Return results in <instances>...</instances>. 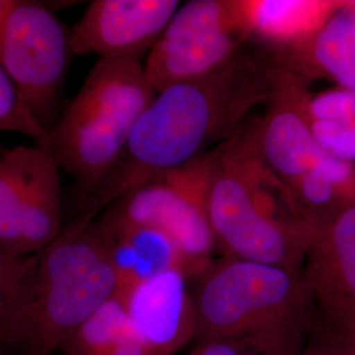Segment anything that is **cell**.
Wrapping results in <instances>:
<instances>
[{
	"label": "cell",
	"instance_id": "cell-18",
	"mask_svg": "<svg viewBox=\"0 0 355 355\" xmlns=\"http://www.w3.org/2000/svg\"><path fill=\"white\" fill-rule=\"evenodd\" d=\"M136 334L127 306L114 296L76 328L64 343V355H111L114 349Z\"/></svg>",
	"mask_w": 355,
	"mask_h": 355
},
{
	"label": "cell",
	"instance_id": "cell-14",
	"mask_svg": "<svg viewBox=\"0 0 355 355\" xmlns=\"http://www.w3.org/2000/svg\"><path fill=\"white\" fill-rule=\"evenodd\" d=\"M341 6L343 0H234L243 36L268 51L304 45Z\"/></svg>",
	"mask_w": 355,
	"mask_h": 355
},
{
	"label": "cell",
	"instance_id": "cell-5",
	"mask_svg": "<svg viewBox=\"0 0 355 355\" xmlns=\"http://www.w3.org/2000/svg\"><path fill=\"white\" fill-rule=\"evenodd\" d=\"M155 95L141 61L99 58L92 66L49 142L60 170L76 180L79 198L114 166Z\"/></svg>",
	"mask_w": 355,
	"mask_h": 355
},
{
	"label": "cell",
	"instance_id": "cell-3",
	"mask_svg": "<svg viewBox=\"0 0 355 355\" xmlns=\"http://www.w3.org/2000/svg\"><path fill=\"white\" fill-rule=\"evenodd\" d=\"M207 205L216 241L230 258L303 271L312 230L261 155L258 120L212 150Z\"/></svg>",
	"mask_w": 355,
	"mask_h": 355
},
{
	"label": "cell",
	"instance_id": "cell-15",
	"mask_svg": "<svg viewBox=\"0 0 355 355\" xmlns=\"http://www.w3.org/2000/svg\"><path fill=\"white\" fill-rule=\"evenodd\" d=\"M268 53L278 64L309 80L328 78L338 87L355 91V0L343 1L328 23L304 45Z\"/></svg>",
	"mask_w": 355,
	"mask_h": 355
},
{
	"label": "cell",
	"instance_id": "cell-6",
	"mask_svg": "<svg viewBox=\"0 0 355 355\" xmlns=\"http://www.w3.org/2000/svg\"><path fill=\"white\" fill-rule=\"evenodd\" d=\"M70 33L46 6L11 0L0 23V66L26 110L49 135L66 110Z\"/></svg>",
	"mask_w": 355,
	"mask_h": 355
},
{
	"label": "cell",
	"instance_id": "cell-10",
	"mask_svg": "<svg viewBox=\"0 0 355 355\" xmlns=\"http://www.w3.org/2000/svg\"><path fill=\"white\" fill-rule=\"evenodd\" d=\"M272 61L267 112L258 120V146L267 167L290 187L328 152L318 144L309 117V79Z\"/></svg>",
	"mask_w": 355,
	"mask_h": 355
},
{
	"label": "cell",
	"instance_id": "cell-13",
	"mask_svg": "<svg viewBox=\"0 0 355 355\" xmlns=\"http://www.w3.org/2000/svg\"><path fill=\"white\" fill-rule=\"evenodd\" d=\"M136 336L153 355H173L193 340L195 309L189 277L168 270L121 295Z\"/></svg>",
	"mask_w": 355,
	"mask_h": 355
},
{
	"label": "cell",
	"instance_id": "cell-22",
	"mask_svg": "<svg viewBox=\"0 0 355 355\" xmlns=\"http://www.w3.org/2000/svg\"><path fill=\"white\" fill-rule=\"evenodd\" d=\"M318 144L325 152L355 162V121L347 124L312 123Z\"/></svg>",
	"mask_w": 355,
	"mask_h": 355
},
{
	"label": "cell",
	"instance_id": "cell-20",
	"mask_svg": "<svg viewBox=\"0 0 355 355\" xmlns=\"http://www.w3.org/2000/svg\"><path fill=\"white\" fill-rule=\"evenodd\" d=\"M312 123L347 124L355 121V91L338 87L312 95L309 99Z\"/></svg>",
	"mask_w": 355,
	"mask_h": 355
},
{
	"label": "cell",
	"instance_id": "cell-1",
	"mask_svg": "<svg viewBox=\"0 0 355 355\" xmlns=\"http://www.w3.org/2000/svg\"><path fill=\"white\" fill-rule=\"evenodd\" d=\"M272 64L268 51L243 46L215 71L158 92L114 166L79 198L76 217L98 218L130 192L229 140L245 116L267 102Z\"/></svg>",
	"mask_w": 355,
	"mask_h": 355
},
{
	"label": "cell",
	"instance_id": "cell-11",
	"mask_svg": "<svg viewBox=\"0 0 355 355\" xmlns=\"http://www.w3.org/2000/svg\"><path fill=\"white\" fill-rule=\"evenodd\" d=\"M302 275L327 324L355 341V207L312 228Z\"/></svg>",
	"mask_w": 355,
	"mask_h": 355
},
{
	"label": "cell",
	"instance_id": "cell-7",
	"mask_svg": "<svg viewBox=\"0 0 355 355\" xmlns=\"http://www.w3.org/2000/svg\"><path fill=\"white\" fill-rule=\"evenodd\" d=\"M212 150L189 165L155 178L112 204L102 216L165 232L175 242L189 279L211 266L216 237L208 217L207 193Z\"/></svg>",
	"mask_w": 355,
	"mask_h": 355
},
{
	"label": "cell",
	"instance_id": "cell-17",
	"mask_svg": "<svg viewBox=\"0 0 355 355\" xmlns=\"http://www.w3.org/2000/svg\"><path fill=\"white\" fill-rule=\"evenodd\" d=\"M288 189L299 214L312 230L320 221L355 207V162L327 153Z\"/></svg>",
	"mask_w": 355,
	"mask_h": 355
},
{
	"label": "cell",
	"instance_id": "cell-24",
	"mask_svg": "<svg viewBox=\"0 0 355 355\" xmlns=\"http://www.w3.org/2000/svg\"><path fill=\"white\" fill-rule=\"evenodd\" d=\"M190 355H255L237 343L229 341H202L195 343Z\"/></svg>",
	"mask_w": 355,
	"mask_h": 355
},
{
	"label": "cell",
	"instance_id": "cell-23",
	"mask_svg": "<svg viewBox=\"0 0 355 355\" xmlns=\"http://www.w3.org/2000/svg\"><path fill=\"white\" fill-rule=\"evenodd\" d=\"M300 355H355V341L327 324L321 329L313 330Z\"/></svg>",
	"mask_w": 355,
	"mask_h": 355
},
{
	"label": "cell",
	"instance_id": "cell-19",
	"mask_svg": "<svg viewBox=\"0 0 355 355\" xmlns=\"http://www.w3.org/2000/svg\"><path fill=\"white\" fill-rule=\"evenodd\" d=\"M0 132L19 133L49 149L51 135L38 125L26 110L11 79L0 66Z\"/></svg>",
	"mask_w": 355,
	"mask_h": 355
},
{
	"label": "cell",
	"instance_id": "cell-12",
	"mask_svg": "<svg viewBox=\"0 0 355 355\" xmlns=\"http://www.w3.org/2000/svg\"><path fill=\"white\" fill-rule=\"evenodd\" d=\"M179 7L178 0H95L70 31L73 54L141 61Z\"/></svg>",
	"mask_w": 355,
	"mask_h": 355
},
{
	"label": "cell",
	"instance_id": "cell-8",
	"mask_svg": "<svg viewBox=\"0 0 355 355\" xmlns=\"http://www.w3.org/2000/svg\"><path fill=\"white\" fill-rule=\"evenodd\" d=\"M64 228L60 167L51 150L19 145L0 153V245L28 257Z\"/></svg>",
	"mask_w": 355,
	"mask_h": 355
},
{
	"label": "cell",
	"instance_id": "cell-4",
	"mask_svg": "<svg viewBox=\"0 0 355 355\" xmlns=\"http://www.w3.org/2000/svg\"><path fill=\"white\" fill-rule=\"evenodd\" d=\"M192 295L195 343L229 341L255 355H300L312 300L302 272L229 258L200 275Z\"/></svg>",
	"mask_w": 355,
	"mask_h": 355
},
{
	"label": "cell",
	"instance_id": "cell-21",
	"mask_svg": "<svg viewBox=\"0 0 355 355\" xmlns=\"http://www.w3.org/2000/svg\"><path fill=\"white\" fill-rule=\"evenodd\" d=\"M28 257L16 255L0 245V353L4 352L3 338L6 324L19 280L26 268Z\"/></svg>",
	"mask_w": 355,
	"mask_h": 355
},
{
	"label": "cell",
	"instance_id": "cell-16",
	"mask_svg": "<svg viewBox=\"0 0 355 355\" xmlns=\"http://www.w3.org/2000/svg\"><path fill=\"white\" fill-rule=\"evenodd\" d=\"M98 221L110 243L119 275L117 295L168 270L184 271L182 254L165 232L149 225L114 221L104 216L98 217Z\"/></svg>",
	"mask_w": 355,
	"mask_h": 355
},
{
	"label": "cell",
	"instance_id": "cell-2",
	"mask_svg": "<svg viewBox=\"0 0 355 355\" xmlns=\"http://www.w3.org/2000/svg\"><path fill=\"white\" fill-rule=\"evenodd\" d=\"M117 292L101 223L74 218L51 245L28 257L6 324L4 352L61 353L71 333Z\"/></svg>",
	"mask_w": 355,
	"mask_h": 355
},
{
	"label": "cell",
	"instance_id": "cell-25",
	"mask_svg": "<svg viewBox=\"0 0 355 355\" xmlns=\"http://www.w3.org/2000/svg\"><path fill=\"white\" fill-rule=\"evenodd\" d=\"M10 1L11 0H0V23L3 20V17H4V13L7 11L8 6H10Z\"/></svg>",
	"mask_w": 355,
	"mask_h": 355
},
{
	"label": "cell",
	"instance_id": "cell-26",
	"mask_svg": "<svg viewBox=\"0 0 355 355\" xmlns=\"http://www.w3.org/2000/svg\"><path fill=\"white\" fill-rule=\"evenodd\" d=\"M0 153H1V152H0Z\"/></svg>",
	"mask_w": 355,
	"mask_h": 355
},
{
	"label": "cell",
	"instance_id": "cell-9",
	"mask_svg": "<svg viewBox=\"0 0 355 355\" xmlns=\"http://www.w3.org/2000/svg\"><path fill=\"white\" fill-rule=\"evenodd\" d=\"M234 0H192L178 8L144 64L155 92L207 76L246 45Z\"/></svg>",
	"mask_w": 355,
	"mask_h": 355
}]
</instances>
